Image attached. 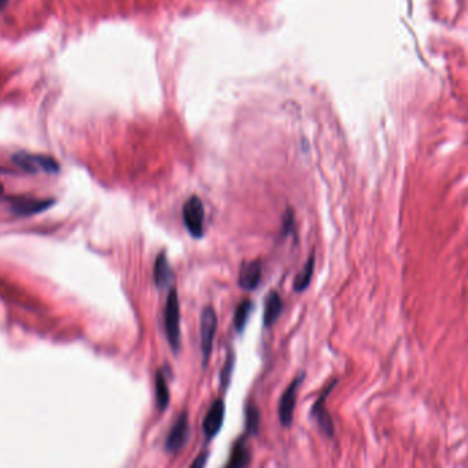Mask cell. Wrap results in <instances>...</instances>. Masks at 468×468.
<instances>
[{
    "mask_svg": "<svg viewBox=\"0 0 468 468\" xmlns=\"http://www.w3.org/2000/svg\"><path fill=\"white\" fill-rule=\"evenodd\" d=\"M216 326H218L216 312L212 307H206L204 311L202 312L200 318V342H202V352L204 362H207L208 356L212 351Z\"/></svg>",
    "mask_w": 468,
    "mask_h": 468,
    "instance_id": "obj_4",
    "label": "cell"
},
{
    "mask_svg": "<svg viewBox=\"0 0 468 468\" xmlns=\"http://www.w3.org/2000/svg\"><path fill=\"white\" fill-rule=\"evenodd\" d=\"M188 433H189L188 416H186V414H182L176 420L174 426L171 427V430H170V433L166 438V442H164L166 450L170 452V453L178 452L181 449L182 445L186 441V438H188Z\"/></svg>",
    "mask_w": 468,
    "mask_h": 468,
    "instance_id": "obj_7",
    "label": "cell"
},
{
    "mask_svg": "<svg viewBox=\"0 0 468 468\" xmlns=\"http://www.w3.org/2000/svg\"><path fill=\"white\" fill-rule=\"evenodd\" d=\"M225 420V403L222 398H218L212 403L207 411V415L203 422V430L207 437H215L223 424Z\"/></svg>",
    "mask_w": 468,
    "mask_h": 468,
    "instance_id": "obj_8",
    "label": "cell"
},
{
    "mask_svg": "<svg viewBox=\"0 0 468 468\" xmlns=\"http://www.w3.org/2000/svg\"><path fill=\"white\" fill-rule=\"evenodd\" d=\"M249 462H251V450L248 448L247 440L242 437L234 443L226 468H247Z\"/></svg>",
    "mask_w": 468,
    "mask_h": 468,
    "instance_id": "obj_11",
    "label": "cell"
},
{
    "mask_svg": "<svg viewBox=\"0 0 468 468\" xmlns=\"http://www.w3.org/2000/svg\"><path fill=\"white\" fill-rule=\"evenodd\" d=\"M260 415L258 408L255 405L247 407V430L249 433H258L259 430Z\"/></svg>",
    "mask_w": 468,
    "mask_h": 468,
    "instance_id": "obj_17",
    "label": "cell"
},
{
    "mask_svg": "<svg viewBox=\"0 0 468 468\" xmlns=\"http://www.w3.org/2000/svg\"><path fill=\"white\" fill-rule=\"evenodd\" d=\"M7 3V0H0V8Z\"/></svg>",
    "mask_w": 468,
    "mask_h": 468,
    "instance_id": "obj_21",
    "label": "cell"
},
{
    "mask_svg": "<svg viewBox=\"0 0 468 468\" xmlns=\"http://www.w3.org/2000/svg\"><path fill=\"white\" fill-rule=\"evenodd\" d=\"M252 308H254V306H252V303L251 301H248V300H244L238 307H237V310H235V313H234V327H235V330L238 332V333H241L242 330H244V327H245V325H247V322H248V318H249V315H251V312H252Z\"/></svg>",
    "mask_w": 468,
    "mask_h": 468,
    "instance_id": "obj_16",
    "label": "cell"
},
{
    "mask_svg": "<svg viewBox=\"0 0 468 468\" xmlns=\"http://www.w3.org/2000/svg\"><path fill=\"white\" fill-rule=\"evenodd\" d=\"M53 204L52 199H32V197H18L11 202V209L20 216H32L40 214Z\"/></svg>",
    "mask_w": 468,
    "mask_h": 468,
    "instance_id": "obj_6",
    "label": "cell"
},
{
    "mask_svg": "<svg viewBox=\"0 0 468 468\" xmlns=\"http://www.w3.org/2000/svg\"><path fill=\"white\" fill-rule=\"evenodd\" d=\"M303 381V375H299L293 382L287 386L285 393L282 394L278 405V415L282 426L289 427L293 422V414H294V407H296V396H297V389Z\"/></svg>",
    "mask_w": 468,
    "mask_h": 468,
    "instance_id": "obj_5",
    "label": "cell"
},
{
    "mask_svg": "<svg viewBox=\"0 0 468 468\" xmlns=\"http://www.w3.org/2000/svg\"><path fill=\"white\" fill-rule=\"evenodd\" d=\"M182 219L186 230L193 238L204 234V206L197 196L189 197L182 207Z\"/></svg>",
    "mask_w": 468,
    "mask_h": 468,
    "instance_id": "obj_3",
    "label": "cell"
},
{
    "mask_svg": "<svg viewBox=\"0 0 468 468\" xmlns=\"http://www.w3.org/2000/svg\"><path fill=\"white\" fill-rule=\"evenodd\" d=\"M313 267H315V256L311 255V258L307 260V263L304 264V267L301 268V271L297 274L296 280H294V290L296 292H303L306 290L310 282H311L312 274H313Z\"/></svg>",
    "mask_w": 468,
    "mask_h": 468,
    "instance_id": "obj_15",
    "label": "cell"
},
{
    "mask_svg": "<svg viewBox=\"0 0 468 468\" xmlns=\"http://www.w3.org/2000/svg\"><path fill=\"white\" fill-rule=\"evenodd\" d=\"M261 280V263L259 260L247 261L241 266L238 284L245 290L256 289Z\"/></svg>",
    "mask_w": 468,
    "mask_h": 468,
    "instance_id": "obj_9",
    "label": "cell"
},
{
    "mask_svg": "<svg viewBox=\"0 0 468 468\" xmlns=\"http://www.w3.org/2000/svg\"><path fill=\"white\" fill-rule=\"evenodd\" d=\"M294 226V221H293V214L289 212L286 214L285 219H284V234L292 233Z\"/></svg>",
    "mask_w": 468,
    "mask_h": 468,
    "instance_id": "obj_20",
    "label": "cell"
},
{
    "mask_svg": "<svg viewBox=\"0 0 468 468\" xmlns=\"http://www.w3.org/2000/svg\"><path fill=\"white\" fill-rule=\"evenodd\" d=\"M181 312H180V300L177 292L173 289L166 301L164 308V329L169 344L174 352H177L181 346Z\"/></svg>",
    "mask_w": 468,
    "mask_h": 468,
    "instance_id": "obj_1",
    "label": "cell"
},
{
    "mask_svg": "<svg viewBox=\"0 0 468 468\" xmlns=\"http://www.w3.org/2000/svg\"><path fill=\"white\" fill-rule=\"evenodd\" d=\"M13 162L27 173H44L55 174L59 171V163L55 157L34 152H17L13 156Z\"/></svg>",
    "mask_w": 468,
    "mask_h": 468,
    "instance_id": "obj_2",
    "label": "cell"
},
{
    "mask_svg": "<svg viewBox=\"0 0 468 468\" xmlns=\"http://www.w3.org/2000/svg\"><path fill=\"white\" fill-rule=\"evenodd\" d=\"M333 386H334V384H332L330 386L326 388V390L323 391V394H322V396L319 397V400L316 401L313 410H312V414L318 417V422H319L322 430H323L326 434H329V436H332V433H333V423H332L330 416L327 415V412L325 411V398L327 397L329 391L332 390Z\"/></svg>",
    "mask_w": 468,
    "mask_h": 468,
    "instance_id": "obj_12",
    "label": "cell"
},
{
    "mask_svg": "<svg viewBox=\"0 0 468 468\" xmlns=\"http://www.w3.org/2000/svg\"><path fill=\"white\" fill-rule=\"evenodd\" d=\"M232 370H233V355L229 353L225 367L222 370V385H228L230 381V375H232Z\"/></svg>",
    "mask_w": 468,
    "mask_h": 468,
    "instance_id": "obj_18",
    "label": "cell"
},
{
    "mask_svg": "<svg viewBox=\"0 0 468 468\" xmlns=\"http://www.w3.org/2000/svg\"><path fill=\"white\" fill-rule=\"evenodd\" d=\"M282 310H284V303L281 300V296L274 290L270 292L264 303V312H263L264 326H271L281 316Z\"/></svg>",
    "mask_w": 468,
    "mask_h": 468,
    "instance_id": "obj_10",
    "label": "cell"
},
{
    "mask_svg": "<svg viewBox=\"0 0 468 468\" xmlns=\"http://www.w3.org/2000/svg\"><path fill=\"white\" fill-rule=\"evenodd\" d=\"M1 193H3V185L0 183V195H1Z\"/></svg>",
    "mask_w": 468,
    "mask_h": 468,
    "instance_id": "obj_22",
    "label": "cell"
},
{
    "mask_svg": "<svg viewBox=\"0 0 468 468\" xmlns=\"http://www.w3.org/2000/svg\"><path fill=\"white\" fill-rule=\"evenodd\" d=\"M155 394L156 403L160 411H164L169 405L170 401V391H169V386H167V381L166 377L162 371H157L155 377Z\"/></svg>",
    "mask_w": 468,
    "mask_h": 468,
    "instance_id": "obj_14",
    "label": "cell"
},
{
    "mask_svg": "<svg viewBox=\"0 0 468 468\" xmlns=\"http://www.w3.org/2000/svg\"><path fill=\"white\" fill-rule=\"evenodd\" d=\"M207 460L208 453L207 452H204V453L199 455V456L195 459V462L192 463V466L189 468H204L206 467V464H207Z\"/></svg>",
    "mask_w": 468,
    "mask_h": 468,
    "instance_id": "obj_19",
    "label": "cell"
},
{
    "mask_svg": "<svg viewBox=\"0 0 468 468\" xmlns=\"http://www.w3.org/2000/svg\"><path fill=\"white\" fill-rule=\"evenodd\" d=\"M154 278H155V284L159 289H164L167 287L169 284L173 280V274H171V268L169 264V260L166 258L164 254H160L155 260V267H154Z\"/></svg>",
    "mask_w": 468,
    "mask_h": 468,
    "instance_id": "obj_13",
    "label": "cell"
}]
</instances>
